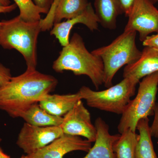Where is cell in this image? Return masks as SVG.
Returning <instances> with one entry per match:
<instances>
[{"label":"cell","mask_w":158,"mask_h":158,"mask_svg":"<svg viewBox=\"0 0 158 158\" xmlns=\"http://www.w3.org/2000/svg\"><path fill=\"white\" fill-rule=\"evenodd\" d=\"M60 126L64 134L85 137L91 142L96 139V128L92 124L90 112L82 100L63 116Z\"/></svg>","instance_id":"9"},{"label":"cell","mask_w":158,"mask_h":158,"mask_svg":"<svg viewBox=\"0 0 158 158\" xmlns=\"http://www.w3.org/2000/svg\"><path fill=\"white\" fill-rule=\"evenodd\" d=\"M153 115V120L150 126V131L152 137L158 138V102L156 103Z\"/></svg>","instance_id":"22"},{"label":"cell","mask_w":158,"mask_h":158,"mask_svg":"<svg viewBox=\"0 0 158 158\" xmlns=\"http://www.w3.org/2000/svg\"><path fill=\"white\" fill-rule=\"evenodd\" d=\"M52 68L58 73L70 71L75 75L87 76L97 90L104 84V71L102 59L88 51L78 33H74L68 45L63 47L53 63Z\"/></svg>","instance_id":"2"},{"label":"cell","mask_w":158,"mask_h":158,"mask_svg":"<svg viewBox=\"0 0 158 158\" xmlns=\"http://www.w3.org/2000/svg\"><path fill=\"white\" fill-rule=\"evenodd\" d=\"M150 1L151 2H152L154 4L158 3V0H150Z\"/></svg>","instance_id":"29"},{"label":"cell","mask_w":158,"mask_h":158,"mask_svg":"<svg viewBox=\"0 0 158 158\" xmlns=\"http://www.w3.org/2000/svg\"><path fill=\"white\" fill-rule=\"evenodd\" d=\"M58 83L50 75L26 70L0 87V110L12 118L21 117L31 106L45 99Z\"/></svg>","instance_id":"1"},{"label":"cell","mask_w":158,"mask_h":158,"mask_svg":"<svg viewBox=\"0 0 158 158\" xmlns=\"http://www.w3.org/2000/svg\"><path fill=\"white\" fill-rule=\"evenodd\" d=\"M137 130L139 134L135 158H158L154 149L148 118H142L139 120L136 127Z\"/></svg>","instance_id":"17"},{"label":"cell","mask_w":158,"mask_h":158,"mask_svg":"<svg viewBox=\"0 0 158 158\" xmlns=\"http://www.w3.org/2000/svg\"><path fill=\"white\" fill-rule=\"evenodd\" d=\"M158 71V50L145 47L138 60L126 65L123 77H132L140 81L141 79Z\"/></svg>","instance_id":"14"},{"label":"cell","mask_w":158,"mask_h":158,"mask_svg":"<svg viewBox=\"0 0 158 158\" xmlns=\"http://www.w3.org/2000/svg\"><path fill=\"white\" fill-rule=\"evenodd\" d=\"M94 6L99 23L105 29H116L118 15L123 13L119 0H95Z\"/></svg>","instance_id":"16"},{"label":"cell","mask_w":158,"mask_h":158,"mask_svg":"<svg viewBox=\"0 0 158 158\" xmlns=\"http://www.w3.org/2000/svg\"><path fill=\"white\" fill-rule=\"evenodd\" d=\"M94 126L97 131L95 143L83 158H116L113 145L120 134L111 135L109 126L100 117L95 120Z\"/></svg>","instance_id":"13"},{"label":"cell","mask_w":158,"mask_h":158,"mask_svg":"<svg viewBox=\"0 0 158 158\" xmlns=\"http://www.w3.org/2000/svg\"><path fill=\"white\" fill-rule=\"evenodd\" d=\"M1 155H2V158H11L10 156H8V155L5 153L3 151L2 152Z\"/></svg>","instance_id":"28"},{"label":"cell","mask_w":158,"mask_h":158,"mask_svg":"<svg viewBox=\"0 0 158 158\" xmlns=\"http://www.w3.org/2000/svg\"><path fill=\"white\" fill-rule=\"evenodd\" d=\"M11 77L10 69L0 63V87L7 84Z\"/></svg>","instance_id":"21"},{"label":"cell","mask_w":158,"mask_h":158,"mask_svg":"<svg viewBox=\"0 0 158 158\" xmlns=\"http://www.w3.org/2000/svg\"><path fill=\"white\" fill-rule=\"evenodd\" d=\"M42 31L40 21L29 22L19 15L0 22V46L6 49H15L25 60L27 70H34L37 65V43Z\"/></svg>","instance_id":"3"},{"label":"cell","mask_w":158,"mask_h":158,"mask_svg":"<svg viewBox=\"0 0 158 158\" xmlns=\"http://www.w3.org/2000/svg\"><path fill=\"white\" fill-rule=\"evenodd\" d=\"M138 135L128 129L120 134L113 145L116 158H135Z\"/></svg>","instance_id":"19"},{"label":"cell","mask_w":158,"mask_h":158,"mask_svg":"<svg viewBox=\"0 0 158 158\" xmlns=\"http://www.w3.org/2000/svg\"><path fill=\"white\" fill-rule=\"evenodd\" d=\"M88 0H55L47 16L41 20L42 31L50 30L54 24L76 17L86 10Z\"/></svg>","instance_id":"11"},{"label":"cell","mask_w":158,"mask_h":158,"mask_svg":"<svg viewBox=\"0 0 158 158\" xmlns=\"http://www.w3.org/2000/svg\"><path fill=\"white\" fill-rule=\"evenodd\" d=\"M78 23L85 25L91 31L98 30V19L91 3H89L86 10L80 15L65 21L54 24L51 35L55 36L62 46H66L69 44L72 29Z\"/></svg>","instance_id":"12"},{"label":"cell","mask_w":158,"mask_h":158,"mask_svg":"<svg viewBox=\"0 0 158 158\" xmlns=\"http://www.w3.org/2000/svg\"><path fill=\"white\" fill-rule=\"evenodd\" d=\"M139 82L133 78H123L121 82L106 90L95 91L83 86L78 92L82 99H85L90 107L122 115L135 94L136 86Z\"/></svg>","instance_id":"5"},{"label":"cell","mask_w":158,"mask_h":158,"mask_svg":"<svg viewBox=\"0 0 158 158\" xmlns=\"http://www.w3.org/2000/svg\"><path fill=\"white\" fill-rule=\"evenodd\" d=\"M158 86V71L144 77L139 82L138 93L127 106L118 125L119 134L127 130L136 132L137 124L142 118L154 114Z\"/></svg>","instance_id":"6"},{"label":"cell","mask_w":158,"mask_h":158,"mask_svg":"<svg viewBox=\"0 0 158 158\" xmlns=\"http://www.w3.org/2000/svg\"><path fill=\"white\" fill-rule=\"evenodd\" d=\"M142 42L144 47H149L158 50V33L155 35H150Z\"/></svg>","instance_id":"23"},{"label":"cell","mask_w":158,"mask_h":158,"mask_svg":"<svg viewBox=\"0 0 158 158\" xmlns=\"http://www.w3.org/2000/svg\"><path fill=\"white\" fill-rule=\"evenodd\" d=\"M63 135L60 126L41 127L25 123L20 131L16 144L26 154H32Z\"/></svg>","instance_id":"8"},{"label":"cell","mask_w":158,"mask_h":158,"mask_svg":"<svg viewBox=\"0 0 158 158\" xmlns=\"http://www.w3.org/2000/svg\"><path fill=\"white\" fill-rule=\"evenodd\" d=\"M15 4L19 8V16L24 21L29 22H36L41 20L40 14H46L44 9H41L32 0H14Z\"/></svg>","instance_id":"20"},{"label":"cell","mask_w":158,"mask_h":158,"mask_svg":"<svg viewBox=\"0 0 158 158\" xmlns=\"http://www.w3.org/2000/svg\"><path fill=\"white\" fill-rule=\"evenodd\" d=\"M20 158H25V156H22Z\"/></svg>","instance_id":"31"},{"label":"cell","mask_w":158,"mask_h":158,"mask_svg":"<svg viewBox=\"0 0 158 158\" xmlns=\"http://www.w3.org/2000/svg\"><path fill=\"white\" fill-rule=\"evenodd\" d=\"M10 2L9 0H0V6H9L10 5Z\"/></svg>","instance_id":"27"},{"label":"cell","mask_w":158,"mask_h":158,"mask_svg":"<svg viewBox=\"0 0 158 158\" xmlns=\"http://www.w3.org/2000/svg\"><path fill=\"white\" fill-rule=\"evenodd\" d=\"M91 143L79 136L64 134L36 152L27 155L25 158H63L66 154L76 151L88 152Z\"/></svg>","instance_id":"10"},{"label":"cell","mask_w":158,"mask_h":158,"mask_svg":"<svg viewBox=\"0 0 158 158\" xmlns=\"http://www.w3.org/2000/svg\"><path fill=\"white\" fill-rule=\"evenodd\" d=\"M80 100L82 99L79 92L66 94H49L39 104L51 115L63 117Z\"/></svg>","instance_id":"15"},{"label":"cell","mask_w":158,"mask_h":158,"mask_svg":"<svg viewBox=\"0 0 158 158\" xmlns=\"http://www.w3.org/2000/svg\"><path fill=\"white\" fill-rule=\"evenodd\" d=\"M20 118L26 123L37 127L60 126L63 117L53 116L42 109L39 103L31 106Z\"/></svg>","instance_id":"18"},{"label":"cell","mask_w":158,"mask_h":158,"mask_svg":"<svg viewBox=\"0 0 158 158\" xmlns=\"http://www.w3.org/2000/svg\"><path fill=\"white\" fill-rule=\"evenodd\" d=\"M123 12L127 17L135 3V0H119Z\"/></svg>","instance_id":"24"},{"label":"cell","mask_w":158,"mask_h":158,"mask_svg":"<svg viewBox=\"0 0 158 158\" xmlns=\"http://www.w3.org/2000/svg\"><path fill=\"white\" fill-rule=\"evenodd\" d=\"M136 31H124L110 44L91 52L103 63L106 88L113 86V78L120 68L134 63L141 57V52L136 45Z\"/></svg>","instance_id":"4"},{"label":"cell","mask_w":158,"mask_h":158,"mask_svg":"<svg viewBox=\"0 0 158 158\" xmlns=\"http://www.w3.org/2000/svg\"><path fill=\"white\" fill-rule=\"evenodd\" d=\"M1 141H2V139L0 138V143H1ZM2 150L1 147H0V158H2V155H1V153H2Z\"/></svg>","instance_id":"30"},{"label":"cell","mask_w":158,"mask_h":158,"mask_svg":"<svg viewBox=\"0 0 158 158\" xmlns=\"http://www.w3.org/2000/svg\"><path fill=\"white\" fill-rule=\"evenodd\" d=\"M55 0H34V2L36 6H38L44 10L48 14Z\"/></svg>","instance_id":"25"},{"label":"cell","mask_w":158,"mask_h":158,"mask_svg":"<svg viewBox=\"0 0 158 158\" xmlns=\"http://www.w3.org/2000/svg\"><path fill=\"white\" fill-rule=\"evenodd\" d=\"M17 6L15 3L9 6H0V13H6L14 11L17 8Z\"/></svg>","instance_id":"26"},{"label":"cell","mask_w":158,"mask_h":158,"mask_svg":"<svg viewBox=\"0 0 158 158\" xmlns=\"http://www.w3.org/2000/svg\"><path fill=\"white\" fill-rule=\"evenodd\" d=\"M124 31H135L144 41L150 34L158 33V9L150 0H135Z\"/></svg>","instance_id":"7"}]
</instances>
